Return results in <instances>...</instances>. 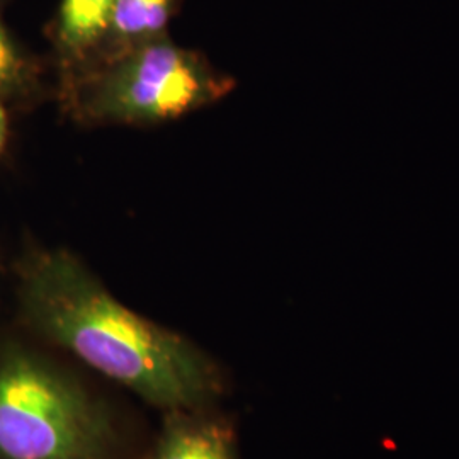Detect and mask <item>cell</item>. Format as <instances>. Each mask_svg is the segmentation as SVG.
<instances>
[{
    "instance_id": "1",
    "label": "cell",
    "mask_w": 459,
    "mask_h": 459,
    "mask_svg": "<svg viewBox=\"0 0 459 459\" xmlns=\"http://www.w3.org/2000/svg\"><path fill=\"white\" fill-rule=\"evenodd\" d=\"M21 301L47 342L159 409L195 411L220 390L196 345L121 305L68 252L39 254L26 265Z\"/></svg>"
},
{
    "instance_id": "2",
    "label": "cell",
    "mask_w": 459,
    "mask_h": 459,
    "mask_svg": "<svg viewBox=\"0 0 459 459\" xmlns=\"http://www.w3.org/2000/svg\"><path fill=\"white\" fill-rule=\"evenodd\" d=\"M108 409L58 362L0 344V459H111Z\"/></svg>"
},
{
    "instance_id": "3",
    "label": "cell",
    "mask_w": 459,
    "mask_h": 459,
    "mask_svg": "<svg viewBox=\"0 0 459 459\" xmlns=\"http://www.w3.org/2000/svg\"><path fill=\"white\" fill-rule=\"evenodd\" d=\"M227 83L196 56L165 39L140 43L100 81L92 106L100 117L160 121L178 117L220 98Z\"/></svg>"
},
{
    "instance_id": "4",
    "label": "cell",
    "mask_w": 459,
    "mask_h": 459,
    "mask_svg": "<svg viewBox=\"0 0 459 459\" xmlns=\"http://www.w3.org/2000/svg\"><path fill=\"white\" fill-rule=\"evenodd\" d=\"M150 459H235L231 432L193 411H170Z\"/></svg>"
},
{
    "instance_id": "5",
    "label": "cell",
    "mask_w": 459,
    "mask_h": 459,
    "mask_svg": "<svg viewBox=\"0 0 459 459\" xmlns=\"http://www.w3.org/2000/svg\"><path fill=\"white\" fill-rule=\"evenodd\" d=\"M116 0H62L58 36L74 55H82L100 43L111 30Z\"/></svg>"
},
{
    "instance_id": "6",
    "label": "cell",
    "mask_w": 459,
    "mask_h": 459,
    "mask_svg": "<svg viewBox=\"0 0 459 459\" xmlns=\"http://www.w3.org/2000/svg\"><path fill=\"white\" fill-rule=\"evenodd\" d=\"M174 0H116L109 34L128 41L145 43L164 31Z\"/></svg>"
},
{
    "instance_id": "7",
    "label": "cell",
    "mask_w": 459,
    "mask_h": 459,
    "mask_svg": "<svg viewBox=\"0 0 459 459\" xmlns=\"http://www.w3.org/2000/svg\"><path fill=\"white\" fill-rule=\"evenodd\" d=\"M19 58L7 34L0 28V87L13 82L19 74Z\"/></svg>"
},
{
    "instance_id": "8",
    "label": "cell",
    "mask_w": 459,
    "mask_h": 459,
    "mask_svg": "<svg viewBox=\"0 0 459 459\" xmlns=\"http://www.w3.org/2000/svg\"><path fill=\"white\" fill-rule=\"evenodd\" d=\"M5 138H7V116H5L4 108L0 106V152L5 145Z\"/></svg>"
}]
</instances>
